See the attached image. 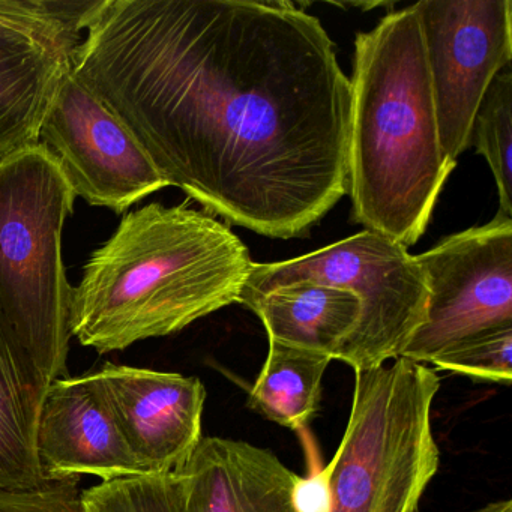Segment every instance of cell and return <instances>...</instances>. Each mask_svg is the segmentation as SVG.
I'll list each match as a JSON object with an SVG mask.
<instances>
[{
  "label": "cell",
  "mask_w": 512,
  "mask_h": 512,
  "mask_svg": "<svg viewBox=\"0 0 512 512\" xmlns=\"http://www.w3.org/2000/svg\"><path fill=\"white\" fill-rule=\"evenodd\" d=\"M70 67L227 223L299 238L349 190L350 80L293 2L97 0Z\"/></svg>",
  "instance_id": "cell-1"
},
{
  "label": "cell",
  "mask_w": 512,
  "mask_h": 512,
  "mask_svg": "<svg viewBox=\"0 0 512 512\" xmlns=\"http://www.w3.org/2000/svg\"><path fill=\"white\" fill-rule=\"evenodd\" d=\"M254 262L221 221L151 203L122 217L73 287L70 331L100 355L167 337L238 302Z\"/></svg>",
  "instance_id": "cell-2"
},
{
  "label": "cell",
  "mask_w": 512,
  "mask_h": 512,
  "mask_svg": "<svg viewBox=\"0 0 512 512\" xmlns=\"http://www.w3.org/2000/svg\"><path fill=\"white\" fill-rule=\"evenodd\" d=\"M347 182L353 218L409 248L424 235L455 167L440 142L415 7L356 35Z\"/></svg>",
  "instance_id": "cell-3"
},
{
  "label": "cell",
  "mask_w": 512,
  "mask_h": 512,
  "mask_svg": "<svg viewBox=\"0 0 512 512\" xmlns=\"http://www.w3.org/2000/svg\"><path fill=\"white\" fill-rule=\"evenodd\" d=\"M76 194L40 143L0 163V317L32 398L70 376L73 286L62 257Z\"/></svg>",
  "instance_id": "cell-4"
},
{
  "label": "cell",
  "mask_w": 512,
  "mask_h": 512,
  "mask_svg": "<svg viewBox=\"0 0 512 512\" xmlns=\"http://www.w3.org/2000/svg\"><path fill=\"white\" fill-rule=\"evenodd\" d=\"M436 370L406 358L355 371L349 422L331 469V512H416L439 470Z\"/></svg>",
  "instance_id": "cell-5"
},
{
  "label": "cell",
  "mask_w": 512,
  "mask_h": 512,
  "mask_svg": "<svg viewBox=\"0 0 512 512\" xmlns=\"http://www.w3.org/2000/svg\"><path fill=\"white\" fill-rule=\"evenodd\" d=\"M311 281L358 296L361 314L334 359L353 371L400 358L427 317V278L404 245L364 230L296 259L254 263L238 304L290 284Z\"/></svg>",
  "instance_id": "cell-6"
},
{
  "label": "cell",
  "mask_w": 512,
  "mask_h": 512,
  "mask_svg": "<svg viewBox=\"0 0 512 512\" xmlns=\"http://www.w3.org/2000/svg\"><path fill=\"white\" fill-rule=\"evenodd\" d=\"M430 298L424 325L400 358L431 364L476 335L512 326V218L442 239L415 256Z\"/></svg>",
  "instance_id": "cell-7"
},
{
  "label": "cell",
  "mask_w": 512,
  "mask_h": 512,
  "mask_svg": "<svg viewBox=\"0 0 512 512\" xmlns=\"http://www.w3.org/2000/svg\"><path fill=\"white\" fill-rule=\"evenodd\" d=\"M421 23L440 142L449 160L470 146L476 110L512 64L511 0H421Z\"/></svg>",
  "instance_id": "cell-8"
},
{
  "label": "cell",
  "mask_w": 512,
  "mask_h": 512,
  "mask_svg": "<svg viewBox=\"0 0 512 512\" xmlns=\"http://www.w3.org/2000/svg\"><path fill=\"white\" fill-rule=\"evenodd\" d=\"M40 142L61 164L76 197L91 206L121 215L169 187L139 140L71 67L50 101Z\"/></svg>",
  "instance_id": "cell-9"
},
{
  "label": "cell",
  "mask_w": 512,
  "mask_h": 512,
  "mask_svg": "<svg viewBox=\"0 0 512 512\" xmlns=\"http://www.w3.org/2000/svg\"><path fill=\"white\" fill-rule=\"evenodd\" d=\"M94 373L143 473L179 472L203 437L205 385L197 377L112 362Z\"/></svg>",
  "instance_id": "cell-10"
},
{
  "label": "cell",
  "mask_w": 512,
  "mask_h": 512,
  "mask_svg": "<svg viewBox=\"0 0 512 512\" xmlns=\"http://www.w3.org/2000/svg\"><path fill=\"white\" fill-rule=\"evenodd\" d=\"M35 449L50 481L95 476L107 482L145 475L94 371L52 383L38 415Z\"/></svg>",
  "instance_id": "cell-11"
},
{
  "label": "cell",
  "mask_w": 512,
  "mask_h": 512,
  "mask_svg": "<svg viewBox=\"0 0 512 512\" xmlns=\"http://www.w3.org/2000/svg\"><path fill=\"white\" fill-rule=\"evenodd\" d=\"M178 475L181 512H298L299 475L268 449L242 440L202 437Z\"/></svg>",
  "instance_id": "cell-12"
},
{
  "label": "cell",
  "mask_w": 512,
  "mask_h": 512,
  "mask_svg": "<svg viewBox=\"0 0 512 512\" xmlns=\"http://www.w3.org/2000/svg\"><path fill=\"white\" fill-rule=\"evenodd\" d=\"M241 305L262 320L269 340L323 353L332 361L361 314L355 293L311 281L280 287Z\"/></svg>",
  "instance_id": "cell-13"
},
{
  "label": "cell",
  "mask_w": 512,
  "mask_h": 512,
  "mask_svg": "<svg viewBox=\"0 0 512 512\" xmlns=\"http://www.w3.org/2000/svg\"><path fill=\"white\" fill-rule=\"evenodd\" d=\"M70 58L29 47L0 49V163L40 145L44 116Z\"/></svg>",
  "instance_id": "cell-14"
},
{
  "label": "cell",
  "mask_w": 512,
  "mask_h": 512,
  "mask_svg": "<svg viewBox=\"0 0 512 512\" xmlns=\"http://www.w3.org/2000/svg\"><path fill=\"white\" fill-rule=\"evenodd\" d=\"M331 361L323 353L269 340L265 364L248 391V407L281 427L305 430L319 412Z\"/></svg>",
  "instance_id": "cell-15"
},
{
  "label": "cell",
  "mask_w": 512,
  "mask_h": 512,
  "mask_svg": "<svg viewBox=\"0 0 512 512\" xmlns=\"http://www.w3.org/2000/svg\"><path fill=\"white\" fill-rule=\"evenodd\" d=\"M38 409L0 317V488H32L50 482L37 449Z\"/></svg>",
  "instance_id": "cell-16"
},
{
  "label": "cell",
  "mask_w": 512,
  "mask_h": 512,
  "mask_svg": "<svg viewBox=\"0 0 512 512\" xmlns=\"http://www.w3.org/2000/svg\"><path fill=\"white\" fill-rule=\"evenodd\" d=\"M97 0H0V49L29 47L71 56Z\"/></svg>",
  "instance_id": "cell-17"
},
{
  "label": "cell",
  "mask_w": 512,
  "mask_h": 512,
  "mask_svg": "<svg viewBox=\"0 0 512 512\" xmlns=\"http://www.w3.org/2000/svg\"><path fill=\"white\" fill-rule=\"evenodd\" d=\"M470 145L487 161L499 194V214L512 218V64L488 86L476 110Z\"/></svg>",
  "instance_id": "cell-18"
},
{
  "label": "cell",
  "mask_w": 512,
  "mask_h": 512,
  "mask_svg": "<svg viewBox=\"0 0 512 512\" xmlns=\"http://www.w3.org/2000/svg\"><path fill=\"white\" fill-rule=\"evenodd\" d=\"M83 512H181L178 472L100 482L82 491Z\"/></svg>",
  "instance_id": "cell-19"
},
{
  "label": "cell",
  "mask_w": 512,
  "mask_h": 512,
  "mask_svg": "<svg viewBox=\"0 0 512 512\" xmlns=\"http://www.w3.org/2000/svg\"><path fill=\"white\" fill-rule=\"evenodd\" d=\"M436 370L463 374L475 382H512V326L469 338L431 362Z\"/></svg>",
  "instance_id": "cell-20"
},
{
  "label": "cell",
  "mask_w": 512,
  "mask_h": 512,
  "mask_svg": "<svg viewBox=\"0 0 512 512\" xmlns=\"http://www.w3.org/2000/svg\"><path fill=\"white\" fill-rule=\"evenodd\" d=\"M79 479L40 487L0 488V512H83Z\"/></svg>",
  "instance_id": "cell-21"
},
{
  "label": "cell",
  "mask_w": 512,
  "mask_h": 512,
  "mask_svg": "<svg viewBox=\"0 0 512 512\" xmlns=\"http://www.w3.org/2000/svg\"><path fill=\"white\" fill-rule=\"evenodd\" d=\"M305 478L299 476L293 490V503L298 512H331V469L311 461Z\"/></svg>",
  "instance_id": "cell-22"
},
{
  "label": "cell",
  "mask_w": 512,
  "mask_h": 512,
  "mask_svg": "<svg viewBox=\"0 0 512 512\" xmlns=\"http://www.w3.org/2000/svg\"><path fill=\"white\" fill-rule=\"evenodd\" d=\"M475 512H512V500H496V502L487 503Z\"/></svg>",
  "instance_id": "cell-23"
}]
</instances>
